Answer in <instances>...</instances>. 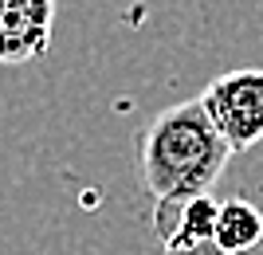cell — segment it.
I'll use <instances>...</instances> for the list:
<instances>
[{
  "label": "cell",
  "mask_w": 263,
  "mask_h": 255,
  "mask_svg": "<svg viewBox=\"0 0 263 255\" xmlns=\"http://www.w3.org/2000/svg\"><path fill=\"white\" fill-rule=\"evenodd\" d=\"M216 208H220V200H212V192H204V197H189L185 208H181V224H177V232L165 240V251H181V247L212 244Z\"/></svg>",
  "instance_id": "cell-5"
},
{
  "label": "cell",
  "mask_w": 263,
  "mask_h": 255,
  "mask_svg": "<svg viewBox=\"0 0 263 255\" xmlns=\"http://www.w3.org/2000/svg\"><path fill=\"white\" fill-rule=\"evenodd\" d=\"M228 157L232 149L209 122L200 99L161 110L138 133V181L154 200L212 192Z\"/></svg>",
  "instance_id": "cell-1"
},
{
  "label": "cell",
  "mask_w": 263,
  "mask_h": 255,
  "mask_svg": "<svg viewBox=\"0 0 263 255\" xmlns=\"http://www.w3.org/2000/svg\"><path fill=\"white\" fill-rule=\"evenodd\" d=\"M165 255H224L216 244H197V247H181V251H165Z\"/></svg>",
  "instance_id": "cell-6"
},
{
  "label": "cell",
  "mask_w": 263,
  "mask_h": 255,
  "mask_svg": "<svg viewBox=\"0 0 263 255\" xmlns=\"http://www.w3.org/2000/svg\"><path fill=\"white\" fill-rule=\"evenodd\" d=\"M200 106L209 114V122L224 138L232 153H243L263 142V71L259 67H240L228 75L212 79Z\"/></svg>",
  "instance_id": "cell-2"
},
{
  "label": "cell",
  "mask_w": 263,
  "mask_h": 255,
  "mask_svg": "<svg viewBox=\"0 0 263 255\" xmlns=\"http://www.w3.org/2000/svg\"><path fill=\"white\" fill-rule=\"evenodd\" d=\"M212 244L224 255H243L263 244V212L252 200H220L216 208V228H212Z\"/></svg>",
  "instance_id": "cell-4"
},
{
  "label": "cell",
  "mask_w": 263,
  "mask_h": 255,
  "mask_svg": "<svg viewBox=\"0 0 263 255\" xmlns=\"http://www.w3.org/2000/svg\"><path fill=\"white\" fill-rule=\"evenodd\" d=\"M55 0H0V67H20L51 47Z\"/></svg>",
  "instance_id": "cell-3"
}]
</instances>
